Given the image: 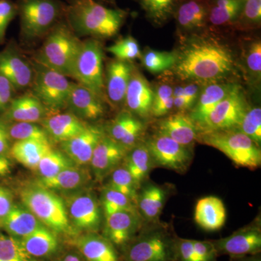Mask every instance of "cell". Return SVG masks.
Listing matches in <instances>:
<instances>
[{
    "label": "cell",
    "instance_id": "obj_1",
    "mask_svg": "<svg viewBox=\"0 0 261 261\" xmlns=\"http://www.w3.org/2000/svg\"><path fill=\"white\" fill-rule=\"evenodd\" d=\"M182 39L183 44L174 51L172 68L180 80L205 84L224 80L234 69L233 51L218 40L212 31Z\"/></svg>",
    "mask_w": 261,
    "mask_h": 261
},
{
    "label": "cell",
    "instance_id": "obj_2",
    "mask_svg": "<svg viewBox=\"0 0 261 261\" xmlns=\"http://www.w3.org/2000/svg\"><path fill=\"white\" fill-rule=\"evenodd\" d=\"M65 20L78 37L108 39L115 37L123 27L128 11L108 8L97 0H69Z\"/></svg>",
    "mask_w": 261,
    "mask_h": 261
},
{
    "label": "cell",
    "instance_id": "obj_3",
    "mask_svg": "<svg viewBox=\"0 0 261 261\" xmlns=\"http://www.w3.org/2000/svg\"><path fill=\"white\" fill-rule=\"evenodd\" d=\"M20 198L24 206L53 232L73 234L64 200L56 192L35 184L24 187Z\"/></svg>",
    "mask_w": 261,
    "mask_h": 261
},
{
    "label": "cell",
    "instance_id": "obj_4",
    "mask_svg": "<svg viewBox=\"0 0 261 261\" xmlns=\"http://www.w3.org/2000/svg\"><path fill=\"white\" fill-rule=\"evenodd\" d=\"M82 42L64 19L47 33L35 61L70 77Z\"/></svg>",
    "mask_w": 261,
    "mask_h": 261
},
{
    "label": "cell",
    "instance_id": "obj_5",
    "mask_svg": "<svg viewBox=\"0 0 261 261\" xmlns=\"http://www.w3.org/2000/svg\"><path fill=\"white\" fill-rule=\"evenodd\" d=\"M197 141L219 149L240 167L253 170L260 166V147L237 128L198 132Z\"/></svg>",
    "mask_w": 261,
    "mask_h": 261
},
{
    "label": "cell",
    "instance_id": "obj_6",
    "mask_svg": "<svg viewBox=\"0 0 261 261\" xmlns=\"http://www.w3.org/2000/svg\"><path fill=\"white\" fill-rule=\"evenodd\" d=\"M16 5L20 33L27 40L45 37L65 19L66 5L61 0H18Z\"/></svg>",
    "mask_w": 261,
    "mask_h": 261
},
{
    "label": "cell",
    "instance_id": "obj_7",
    "mask_svg": "<svg viewBox=\"0 0 261 261\" xmlns=\"http://www.w3.org/2000/svg\"><path fill=\"white\" fill-rule=\"evenodd\" d=\"M103 58L102 46L99 41L93 38L82 41L70 77L106 101Z\"/></svg>",
    "mask_w": 261,
    "mask_h": 261
},
{
    "label": "cell",
    "instance_id": "obj_8",
    "mask_svg": "<svg viewBox=\"0 0 261 261\" xmlns=\"http://www.w3.org/2000/svg\"><path fill=\"white\" fill-rule=\"evenodd\" d=\"M32 65V93L49 113L60 112L66 108L73 82H70L65 75L36 61Z\"/></svg>",
    "mask_w": 261,
    "mask_h": 261
},
{
    "label": "cell",
    "instance_id": "obj_9",
    "mask_svg": "<svg viewBox=\"0 0 261 261\" xmlns=\"http://www.w3.org/2000/svg\"><path fill=\"white\" fill-rule=\"evenodd\" d=\"M174 239L160 228L137 233L122 248L125 261H173Z\"/></svg>",
    "mask_w": 261,
    "mask_h": 261
},
{
    "label": "cell",
    "instance_id": "obj_10",
    "mask_svg": "<svg viewBox=\"0 0 261 261\" xmlns=\"http://www.w3.org/2000/svg\"><path fill=\"white\" fill-rule=\"evenodd\" d=\"M248 108L246 97L238 85L197 125L198 132H213L236 128Z\"/></svg>",
    "mask_w": 261,
    "mask_h": 261
},
{
    "label": "cell",
    "instance_id": "obj_11",
    "mask_svg": "<svg viewBox=\"0 0 261 261\" xmlns=\"http://www.w3.org/2000/svg\"><path fill=\"white\" fill-rule=\"evenodd\" d=\"M145 144L152 162L161 167L182 173L191 163L192 157L189 147L159 132L152 136Z\"/></svg>",
    "mask_w": 261,
    "mask_h": 261
},
{
    "label": "cell",
    "instance_id": "obj_12",
    "mask_svg": "<svg viewBox=\"0 0 261 261\" xmlns=\"http://www.w3.org/2000/svg\"><path fill=\"white\" fill-rule=\"evenodd\" d=\"M70 223L77 229L94 233L102 222L100 207L95 196L91 192H75L64 201Z\"/></svg>",
    "mask_w": 261,
    "mask_h": 261
},
{
    "label": "cell",
    "instance_id": "obj_13",
    "mask_svg": "<svg viewBox=\"0 0 261 261\" xmlns=\"http://www.w3.org/2000/svg\"><path fill=\"white\" fill-rule=\"evenodd\" d=\"M211 242L218 256L225 255L232 258L259 254L261 250L260 221L240 228L226 238Z\"/></svg>",
    "mask_w": 261,
    "mask_h": 261
},
{
    "label": "cell",
    "instance_id": "obj_14",
    "mask_svg": "<svg viewBox=\"0 0 261 261\" xmlns=\"http://www.w3.org/2000/svg\"><path fill=\"white\" fill-rule=\"evenodd\" d=\"M209 3L210 0H181L173 17L181 39L209 30Z\"/></svg>",
    "mask_w": 261,
    "mask_h": 261
},
{
    "label": "cell",
    "instance_id": "obj_15",
    "mask_svg": "<svg viewBox=\"0 0 261 261\" xmlns=\"http://www.w3.org/2000/svg\"><path fill=\"white\" fill-rule=\"evenodd\" d=\"M142 221L137 211H123L106 216L104 238L123 247L140 232Z\"/></svg>",
    "mask_w": 261,
    "mask_h": 261
},
{
    "label": "cell",
    "instance_id": "obj_16",
    "mask_svg": "<svg viewBox=\"0 0 261 261\" xmlns=\"http://www.w3.org/2000/svg\"><path fill=\"white\" fill-rule=\"evenodd\" d=\"M0 75L6 79L15 90L32 86L34 68L16 49L10 47L0 51Z\"/></svg>",
    "mask_w": 261,
    "mask_h": 261
},
{
    "label": "cell",
    "instance_id": "obj_17",
    "mask_svg": "<svg viewBox=\"0 0 261 261\" xmlns=\"http://www.w3.org/2000/svg\"><path fill=\"white\" fill-rule=\"evenodd\" d=\"M104 130L97 125H87L73 138L61 142L62 150L78 166L89 164L94 149L104 136Z\"/></svg>",
    "mask_w": 261,
    "mask_h": 261
},
{
    "label": "cell",
    "instance_id": "obj_18",
    "mask_svg": "<svg viewBox=\"0 0 261 261\" xmlns=\"http://www.w3.org/2000/svg\"><path fill=\"white\" fill-rule=\"evenodd\" d=\"M104 102L90 89L73 82L66 108L82 121H95L104 116Z\"/></svg>",
    "mask_w": 261,
    "mask_h": 261
},
{
    "label": "cell",
    "instance_id": "obj_19",
    "mask_svg": "<svg viewBox=\"0 0 261 261\" xmlns=\"http://www.w3.org/2000/svg\"><path fill=\"white\" fill-rule=\"evenodd\" d=\"M127 152L123 146L105 135L94 149L90 164L95 177L102 179L119 166L124 160Z\"/></svg>",
    "mask_w": 261,
    "mask_h": 261
},
{
    "label": "cell",
    "instance_id": "obj_20",
    "mask_svg": "<svg viewBox=\"0 0 261 261\" xmlns=\"http://www.w3.org/2000/svg\"><path fill=\"white\" fill-rule=\"evenodd\" d=\"M134 65L130 62L115 59L110 62L104 78L106 100L114 107L124 104L125 96Z\"/></svg>",
    "mask_w": 261,
    "mask_h": 261
},
{
    "label": "cell",
    "instance_id": "obj_21",
    "mask_svg": "<svg viewBox=\"0 0 261 261\" xmlns=\"http://www.w3.org/2000/svg\"><path fill=\"white\" fill-rule=\"evenodd\" d=\"M152 99L153 89L148 81L137 68H134L124 99L128 111L134 116L147 118L150 116Z\"/></svg>",
    "mask_w": 261,
    "mask_h": 261
},
{
    "label": "cell",
    "instance_id": "obj_22",
    "mask_svg": "<svg viewBox=\"0 0 261 261\" xmlns=\"http://www.w3.org/2000/svg\"><path fill=\"white\" fill-rule=\"evenodd\" d=\"M238 85L224 81H216L203 84L189 116L196 126L202 123L207 114Z\"/></svg>",
    "mask_w": 261,
    "mask_h": 261
},
{
    "label": "cell",
    "instance_id": "obj_23",
    "mask_svg": "<svg viewBox=\"0 0 261 261\" xmlns=\"http://www.w3.org/2000/svg\"><path fill=\"white\" fill-rule=\"evenodd\" d=\"M41 122L50 140L59 143L80 135L88 125L69 111L49 113Z\"/></svg>",
    "mask_w": 261,
    "mask_h": 261
},
{
    "label": "cell",
    "instance_id": "obj_24",
    "mask_svg": "<svg viewBox=\"0 0 261 261\" xmlns=\"http://www.w3.org/2000/svg\"><path fill=\"white\" fill-rule=\"evenodd\" d=\"M145 126L129 111H122L108 127V136L123 146L127 151L139 143Z\"/></svg>",
    "mask_w": 261,
    "mask_h": 261
},
{
    "label": "cell",
    "instance_id": "obj_25",
    "mask_svg": "<svg viewBox=\"0 0 261 261\" xmlns=\"http://www.w3.org/2000/svg\"><path fill=\"white\" fill-rule=\"evenodd\" d=\"M44 105L32 93H25L13 98L6 110L5 116L10 121L38 123L49 114Z\"/></svg>",
    "mask_w": 261,
    "mask_h": 261
},
{
    "label": "cell",
    "instance_id": "obj_26",
    "mask_svg": "<svg viewBox=\"0 0 261 261\" xmlns=\"http://www.w3.org/2000/svg\"><path fill=\"white\" fill-rule=\"evenodd\" d=\"M159 132L189 147L197 140L198 130L190 116L177 112L160 121Z\"/></svg>",
    "mask_w": 261,
    "mask_h": 261
},
{
    "label": "cell",
    "instance_id": "obj_27",
    "mask_svg": "<svg viewBox=\"0 0 261 261\" xmlns=\"http://www.w3.org/2000/svg\"><path fill=\"white\" fill-rule=\"evenodd\" d=\"M226 208L223 201L215 196H207L197 201L195 221L206 231H217L226 222Z\"/></svg>",
    "mask_w": 261,
    "mask_h": 261
},
{
    "label": "cell",
    "instance_id": "obj_28",
    "mask_svg": "<svg viewBox=\"0 0 261 261\" xmlns=\"http://www.w3.org/2000/svg\"><path fill=\"white\" fill-rule=\"evenodd\" d=\"M0 225L10 237L20 240L43 224L25 206L14 205Z\"/></svg>",
    "mask_w": 261,
    "mask_h": 261
},
{
    "label": "cell",
    "instance_id": "obj_29",
    "mask_svg": "<svg viewBox=\"0 0 261 261\" xmlns=\"http://www.w3.org/2000/svg\"><path fill=\"white\" fill-rule=\"evenodd\" d=\"M245 0H210L207 25L210 30L233 29Z\"/></svg>",
    "mask_w": 261,
    "mask_h": 261
},
{
    "label": "cell",
    "instance_id": "obj_30",
    "mask_svg": "<svg viewBox=\"0 0 261 261\" xmlns=\"http://www.w3.org/2000/svg\"><path fill=\"white\" fill-rule=\"evenodd\" d=\"M74 166L51 178H39L37 185L51 191L73 192L83 188L89 181L88 173Z\"/></svg>",
    "mask_w": 261,
    "mask_h": 261
},
{
    "label": "cell",
    "instance_id": "obj_31",
    "mask_svg": "<svg viewBox=\"0 0 261 261\" xmlns=\"http://www.w3.org/2000/svg\"><path fill=\"white\" fill-rule=\"evenodd\" d=\"M77 247L88 261H118L114 245L96 233H87L79 239Z\"/></svg>",
    "mask_w": 261,
    "mask_h": 261
},
{
    "label": "cell",
    "instance_id": "obj_32",
    "mask_svg": "<svg viewBox=\"0 0 261 261\" xmlns=\"http://www.w3.org/2000/svg\"><path fill=\"white\" fill-rule=\"evenodd\" d=\"M20 241L24 249L34 257L49 256L58 248V240L56 233L44 225Z\"/></svg>",
    "mask_w": 261,
    "mask_h": 261
},
{
    "label": "cell",
    "instance_id": "obj_33",
    "mask_svg": "<svg viewBox=\"0 0 261 261\" xmlns=\"http://www.w3.org/2000/svg\"><path fill=\"white\" fill-rule=\"evenodd\" d=\"M53 148L50 143L35 140L16 141L10 147V153L15 161L31 170H37L39 161Z\"/></svg>",
    "mask_w": 261,
    "mask_h": 261
},
{
    "label": "cell",
    "instance_id": "obj_34",
    "mask_svg": "<svg viewBox=\"0 0 261 261\" xmlns=\"http://www.w3.org/2000/svg\"><path fill=\"white\" fill-rule=\"evenodd\" d=\"M124 160L125 166L140 188L141 184L148 176L153 164L146 144L139 142L127 152Z\"/></svg>",
    "mask_w": 261,
    "mask_h": 261
},
{
    "label": "cell",
    "instance_id": "obj_35",
    "mask_svg": "<svg viewBox=\"0 0 261 261\" xmlns=\"http://www.w3.org/2000/svg\"><path fill=\"white\" fill-rule=\"evenodd\" d=\"M166 198V192L162 187L149 185L138 194L137 205L147 221H155L163 211Z\"/></svg>",
    "mask_w": 261,
    "mask_h": 261
},
{
    "label": "cell",
    "instance_id": "obj_36",
    "mask_svg": "<svg viewBox=\"0 0 261 261\" xmlns=\"http://www.w3.org/2000/svg\"><path fill=\"white\" fill-rule=\"evenodd\" d=\"M153 25L161 27L173 18L181 0H135Z\"/></svg>",
    "mask_w": 261,
    "mask_h": 261
},
{
    "label": "cell",
    "instance_id": "obj_37",
    "mask_svg": "<svg viewBox=\"0 0 261 261\" xmlns=\"http://www.w3.org/2000/svg\"><path fill=\"white\" fill-rule=\"evenodd\" d=\"M76 166L63 152L51 148L39 161L36 171L39 178H51L67 168Z\"/></svg>",
    "mask_w": 261,
    "mask_h": 261
},
{
    "label": "cell",
    "instance_id": "obj_38",
    "mask_svg": "<svg viewBox=\"0 0 261 261\" xmlns=\"http://www.w3.org/2000/svg\"><path fill=\"white\" fill-rule=\"evenodd\" d=\"M140 58L145 69L154 74L172 69L176 62L174 51H159L152 49L145 50Z\"/></svg>",
    "mask_w": 261,
    "mask_h": 261
},
{
    "label": "cell",
    "instance_id": "obj_39",
    "mask_svg": "<svg viewBox=\"0 0 261 261\" xmlns=\"http://www.w3.org/2000/svg\"><path fill=\"white\" fill-rule=\"evenodd\" d=\"M109 175L107 187L127 196L137 204L139 187L126 166H118Z\"/></svg>",
    "mask_w": 261,
    "mask_h": 261
},
{
    "label": "cell",
    "instance_id": "obj_40",
    "mask_svg": "<svg viewBox=\"0 0 261 261\" xmlns=\"http://www.w3.org/2000/svg\"><path fill=\"white\" fill-rule=\"evenodd\" d=\"M261 0H245L233 29L249 32L260 28Z\"/></svg>",
    "mask_w": 261,
    "mask_h": 261
},
{
    "label": "cell",
    "instance_id": "obj_41",
    "mask_svg": "<svg viewBox=\"0 0 261 261\" xmlns=\"http://www.w3.org/2000/svg\"><path fill=\"white\" fill-rule=\"evenodd\" d=\"M101 203L106 216L119 211H137V204L134 201L121 192L108 187L103 189Z\"/></svg>",
    "mask_w": 261,
    "mask_h": 261
},
{
    "label": "cell",
    "instance_id": "obj_42",
    "mask_svg": "<svg viewBox=\"0 0 261 261\" xmlns=\"http://www.w3.org/2000/svg\"><path fill=\"white\" fill-rule=\"evenodd\" d=\"M10 138L16 141L35 140L50 143L51 140L42 126L37 123L16 122L8 126Z\"/></svg>",
    "mask_w": 261,
    "mask_h": 261
},
{
    "label": "cell",
    "instance_id": "obj_43",
    "mask_svg": "<svg viewBox=\"0 0 261 261\" xmlns=\"http://www.w3.org/2000/svg\"><path fill=\"white\" fill-rule=\"evenodd\" d=\"M236 128L260 147L261 108L248 107Z\"/></svg>",
    "mask_w": 261,
    "mask_h": 261
},
{
    "label": "cell",
    "instance_id": "obj_44",
    "mask_svg": "<svg viewBox=\"0 0 261 261\" xmlns=\"http://www.w3.org/2000/svg\"><path fill=\"white\" fill-rule=\"evenodd\" d=\"M173 87L171 84H159L153 90L151 116L161 118L167 116L173 109Z\"/></svg>",
    "mask_w": 261,
    "mask_h": 261
},
{
    "label": "cell",
    "instance_id": "obj_45",
    "mask_svg": "<svg viewBox=\"0 0 261 261\" xmlns=\"http://www.w3.org/2000/svg\"><path fill=\"white\" fill-rule=\"evenodd\" d=\"M0 261H36L24 249L18 239L3 234L0 237Z\"/></svg>",
    "mask_w": 261,
    "mask_h": 261
},
{
    "label": "cell",
    "instance_id": "obj_46",
    "mask_svg": "<svg viewBox=\"0 0 261 261\" xmlns=\"http://www.w3.org/2000/svg\"><path fill=\"white\" fill-rule=\"evenodd\" d=\"M106 49L119 61L130 62L142 56L139 43L132 36L122 38Z\"/></svg>",
    "mask_w": 261,
    "mask_h": 261
},
{
    "label": "cell",
    "instance_id": "obj_47",
    "mask_svg": "<svg viewBox=\"0 0 261 261\" xmlns=\"http://www.w3.org/2000/svg\"><path fill=\"white\" fill-rule=\"evenodd\" d=\"M244 62L247 73L252 82H260L261 77V42L252 41L244 51Z\"/></svg>",
    "mask_w": 261,
    "mask_h": 261
},
{
    "label": "cell",
    "instance_id": "obj_48",
    "mask_svg": "<svg viewBox=\"0 0 261 261\" xmlns=\"http://www.w3.org/2000/svg\"><path fill=\"white\" fill-rule=\"evenodd\" d=\"M173 261H202L196 254L192 240L176 238L173 241Z\"/></svg>",
    "mask_w": 261,
    "mask_h": 261
},
{
    "label": "cell",
    "instance_id": "obj_49",
    "mask_svg": "<svg viewBox=\"0 0 261 261\" xmlns=\"http://www.w3.org/2000/svg\"><path fill=\"white\" fill-rule=\"evenodd\" d=\"M17 15L16 3L12 0H0V43L4 41L8 27Z\"/></svg>",
    "mask_w": 261,
    "mask_h": 261
},
{
    "label": "cell",
    "instance_id": "obj_50",
    "mask_svg": "<svg viewBox=\"0 0 261 261\" xmlns=\"http://www.w3.org/2000/svg\"><path fill=\"white\" fill-rule=\"evenodd\" d=\"M187 82L188 83L186 84L176 85L173 87V94H181L183 96L192 108L195 106L203 84L196 82Z\"/></svg>",
    "mask_w": 261,
    "mask_h": 261
},
{
    "label": "cell",
    "instance_id": "obj_51",
    "mask_svg": "<svg viewBox=\"0 0 261 261\" xmlns=\"http://www.w3.org/2000/svg\"><path fill=\"white\" fill-rule=\"evenodd\" d=\"M194 250L202 261H217V252L211 241L192 240Z\"/></svg>",
    "mask_w": 261,
    "mask_h": 261
},
{
    "label": "cell",
    "instance_id": "obj_52",
    "mask_svg": "<svg viewBox=\"0 0 261 261\" xmlns=\"http://www.w3.org/2000/svg\"><path fill=\"white\" fill-rule=\"evenodd\" d=\"M15 89L4 77L0 75V111L7 110L13 100Z\"/></svg>",
    "mask_w": 261,
    "mask_h": 261
},
{
    "label": "cell",
    "instance_id": "obj_53",
    "mask_svg": "<svg viewBox=\"0 0 261 261\" xmlns=\"http://www.w3.org/2000/svg\"><path fill=\"white\" fill-rule=\"evenodd\" d=\"M13 205V196L11 192L8 189L0 186V224L9 214Z\"/></svg>",
    "mask_w": 261,
    "mask_h": 261
},
{
    "label": "cell",
    "instance_id": "obj_54",
    "mask_svg": "<svg viewBox=\"0 0 261 261\" xmlns=\"http://www.w3.org/2000/svg\"><path fill=\"white\" fill-rule=\"evenodd\" d=\"M10 138L8 126L0 120V156H5L10 149Z\"/></svg>",
    "mask_w": 261,
    "mask_h": 261
},
{
    "label": "cell",
    "instance_id": "obj_55",
    "mask_svg": "<svg viewBox=\"0 0 261 261\" xmlns=\"http://www.w3.org/2000/svg\"><path fill=\"white\" fill-rule=\"evenodd\" d=\"M11 171V163L5 156H0V177L7 176Z\"/></svg>",
    "mask_w": 261,
    "mask_h": 261
},
{
    "label": "cell",
    "instance_id": "obj_56",
    "mask_svg": "<svg viewBox=\"0 0 261 261\" xmlns=\"http://www.w3.org/2000/svg\"><path fill=\"white\" fill-rule=\"evenodd\" d=\"M231 261H261L260 255L259 254L255 255H246V256L232 257Z\"/></svg>",
    "mask_w": 261,
    "mask_h": 261
},
{
    "label": "cell",
    "instance_id": "obj_57",
    "mask_svg": "<svg viewBox=\"0 0 261 261\" xmlns=\"http://www.w3.org/2000/svg\"><path fill=\"white\" fill-rule=\"evenodd\" d=\"M61 261H82L80 257L78 255H75L74 253H70L65 255Z\"/></svg>",
    "mask_w": 261,
    "mask_h": 261
},
{
    "label": "cell",
    "instance_id": "obj_58",
    "mask_svg": "<svg viewBox=\"0 0 261 261\" xmlns=\"http://www.w3.org/2000/svg\"><path fill=\"white\" fill-rule=\"evenodd\" d=\"M97 1L100 2V0H97ZM102 1L110 3V4H115V3H116V0H102Z\"/></svg>",
    "mask_w": 261,
    "mask_h": 261
},
{
    "label": "cell",
    "instance_id": "obj_59",
    "mask_svg": "<svg viewBox=\"0 0 261 261\" xmlns=\"http://www.w3.org/2000/svg\"><path fill=\"white\" fill-rule=\"evenodd\" d=\"M3 233H2V231H1V228H0V237L3 236Z\"/></svg>",
    "mask_w": 261,
    "mask_h": 261
},
{
    "label": "cell",
    "instance_id": "obj_60",
    "mask_svg": "<svg viewBox=\"0 0 261 261\" xmlns=\"http://www.w3.org/2000/svg\"><path fill=\"white\" fill-rule=\"evenodd\" d=\"M68 1H69V0H68Z\"/></svg>",
    "mask_w": 261,
    "mask_h": 261
}]
</instances>
